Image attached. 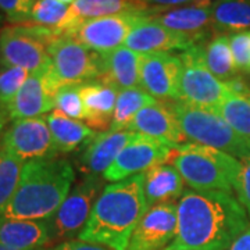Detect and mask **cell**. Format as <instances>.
Listing matches in <instances>:
<instances>
[{
	"label": "cell",
	"instance_id": "cell-1",
	"mask_svg": "<svg viewBox=\"0 0 250 250\" xmlns=\"http://www.w3.org/2000/svg\"><path fill=\"white\" fill-rule=\"evenodd\" d=\"M177 217V235L164 250H228L250 225L241 202L223 190L184 192Z\"/></svg>",
	"mask_w": 250,
	"mask_h": 250
},
{
	"label": "cell",
	"instance_id": "cell-2",
	"mask_svg": "<svg viewBox=\"0 0 250 250\" xmlns=\"http://www.w3.org/2000/svg\"><path fill=\"white\" fill-rule=\"evenodd\" d=\"M143 184L142 172L104 187L78 239L111 250H126L135 227L149 210Z\"/></svg>",
	"mask_w": 250,
	"mask_h": 250
},
{
	"label": "cell",
	"instance_id": "cell-3",
	"mask_svg": "<svg viewBox=\"0 0 250 250\" xmlns=\"http://www.w3.org/2000/svg\"><path fill=\"white\" fill-rule=\"evenodd\" d=\"M75 171L65 159L27 161L17 190L1 215L20 220L47 221L70 195Z\"/></svg>",
	"mask_w": 250,
	"mask_h": 250
},
{
	"label": "cell",
	"instance_id": "cell-4",
	"mask_svg": "<svg viewBox=\"0 0 250 250\" xmlns=\"http://www.w3.org/2000/svg\"><path fill=\"white\" fill-rule=\"evenodd\" d=\"M172 164L189 187L196 190H236L242 161L228 153L200 143L179 145Z\"/></svg>",
	"mask_w": 250,
	"mask_h": 250
},
{
	"label": "cell",
	"instance_id": "cell-5",
	"mask_svg": "<svg viewBox=\"0 0 250 250\" xmlns=\"http://www.w3.org/2000/svg\"><path fill=\"white\" fill-rule=\"evenodd\" d=\"M171 108L187 139L223 150L241 161L250 157V141L235 132L215 110L179 100L171 103Z\"/></svg>",
	"mask_w": 250,
	"mask_h": 250
},
{
	"label": "cell",
	"instance_id": "cell-6",
	"mask_svg": "<svg viewBox=\"0 0 250 250\" xmlns=\"http://www.w3.org/2000/svg\"><path fill=\"white\" fill-rule=\"evenodd\" d=\"M62 36L56 28L35 24L6 25L0 29V64L24 68L29 74L52 67L49 45Z\"/></svg>",
	"mask_w": 250,
	"mask_h": 250
},
{
	"label": "cell",
	"instance_id": "cell-7",
	"mask_svg": "<svg viewBox=\"0 0 250 250\" xmlns=\"http://www.w3.org/2000/svg\"><path fill=\"white\" fill-rule=\"evenodd\" d=\"M182 72L178 100L197 107L217 110L231 92L206 65L202 43L192 46L181 54Z\"/></svg>",
	"mask_w": 250,
	"mask_h": 250
},
{
	"label": "cell",
	"instance_id": "cell-8",
	"mask_svg": "<svg viewBox=\"0 0 250 250\" xmlns=\"http://www.w3.org/2000/svg\"><path fill=\"white\" fill-rule=\"evenodd\" d=\"M52 75L59 88L71 83L99 81L103 74V56L68 36H59L49 45Z\"/></svg>",
	"mask_w": 250,
	"mask_h": 250
},
{
	"label": "cell",
	"instance_id": "cell-9",
	"mask_svg": "<svg viewBox=\"0 0 250 250\" xmlns=\"http://www.w3.org/2000/svg\"><path fill=\"white\" fill-rule=\"evenodd\" d=\"M104 178L88 174L65 197L62 205L46 223L52 242L71 241L80 236L89 220L93 206L104 189Z\"/></svg>",
	"mask_w": 250,
	"mask_h": 250
},
{
	"label": "cell",
	"instance_id": "cell-10",
	"mask_svg": "<svg viewBox=\"0 0 250 250\" xmlns=\"http://www.w3.org/2000/svg\"><path fill=\"white\" fill-rule=\"evenodd\" d=\"M178 147L170 143L136 134L134 139L117 156L113 164L103 172L104 181L118 182L142 174L156 166L167 164L177 157Z\"/></svg>",
	"mask_w": 250,
	"mask_h": 250
},
{
	"label": "cell",
	"instance_id": "cell-11",
	"mask_svg": "<svg viewBox=\"0 0 250 250\" xmlns=\"http://www.w3.org/2000/svg\"><path fill=\"white\" fill-rule=\"evenodd\" d=\"M1 147L22 161L59 157L45 117L16 120L1 136Z\"/></svg>",
	"mask_w": 250,
	"mask_h": 250
},
{
	"label": "cell",
	"instance_id": "cell-12",
	"mask_svg": "<svg viewBox=\"0 0 250 250\" xmlns=\"http://www.w3.org/2000/svg\"><path fill=\"white\" fill-rule=\"evenodd\" d=\"M141 17L139 14H117L93 18L65 31L62 36L71 38L96 53L107 54L124 45Z\"/></svg>",
	"mask_w": 250,
	"mask_h": 250
},
{
	"label": "cell",
	"instance_id": "cell-13",
	"mask_svg": "<svg viewBox=\"0 0 250 250\" xmlns=\"http://www.w3.org/2000/svg\"><path fill=\"white\" fill-rule=\"evenodd\" d=\"M177 205L150 207L135 227L126 250H164L177 235Z\"/></svg>",
	"mask_w": 250,
	"mask_h": 250
},
{
	"label": "cell",
	"instance_id": "cell-14",
	"mask_svg": "<svg viewBox=\"0 0 250 250\" xmlns=\"http://www.w3.org/2000/svg\"><path fill=\"white\" fill-rule=\"evenodd\" d=\"M181 72V56L168 52L142 54L141 89L154 99L178 100Z\"/></svg>",
	"mask_w": 250,
	"mask_h": 250
},
{
	"label": "cell",
	"instance_id": "cell-15",
	"mask_svg": "<svg viewBox=\"0 0 250 250\" xmlns=\"http://www.w3.org/2000/svg\"><path fill=\"white\" fill-rule=\"evenodd\" d=\"M59 89L60 88L52 75V67L43 71L31 72L18 90L17 96L10 103V118L16 121L52 113Z\"/></svg>",
	"mask_w": 250,
	"mask_h": 250
},
{
	"label": "cell",
	"instance_id": "cell-16",
	"mask_svg": "<svg viewBox=\"0 0 250 250\" xmlns=\"http://www.w3.org/2000/svg\"><path fill=\"white\" fill-rule=\"evenodd\" d=\"M203 39L171 31L156 22L149 16H142L131 29L125 46L136 53L147 54L157 52L188 50L192 46L202 43Z\"/></svg>",
	"mask_w": 250,
	"mask_h": 250
},
{
	"label": "cell",
	"instance_id": "cell-17",
	"mask_svg": "<svg viewBox=\"0 0 250 250\" xmlns=\"http://www.w3.org/2000/svg\"><path fill=\"white\" fill-rule=\"evenodd\" d=\"M125 131L146 135L174 146L184 145L188 141L171 108V104H166L157 100L143 107L134 117V120L129 123Z\"/></svg>",
	"mask_w": 250,
	"mask_h": 250
},
{
	"label": "cell",
	"instance_id": "cell-18",
	"mask_svg": "<svg viewBox=\"0 0 250 250\" xmlns=\"http://www.w3.org/2000/svg\"><path fill=\"white\" fill-rule=\"evenodd\" d=\"M154 7L141 0H75L70 6L68 16L59 28L60 34L77 27L78 24L93 18L108 17L117 14L150 16Z\"/></svg>",
	"mask_w": 250,
	"mask_h": 250
},
{
	"label": "cell",
	"instance_id": "cell-19",
	"mask_svg": "<svg viewBox=\"0 0 250 250\" xmlns=\"http://www.w3.org/2000/svg\"><path fill=\"white\" fill-rule=\"evenodd\" d=\"M149 17L171 31L199 39H205L208 27L213 25L211 4H188L177 9H164Z\"/></svg>",
	"mask_w": 250,
	"mask_h": 250
},
{
	"label": "cell",
	"instance_id": "cell-20",
	"mask_svg": "<svg viewBox=\"0 0 250 250\" xmlns=\"http://www.w3.org/2000/svg\"><path fill=\"white\" fill-rule=\"evenodd\" d=\"M136 134L129 131H104L90 142L81 156V167L90 175L103 174Z\"/></svg>",
	"mask_w": 250,
	"mask_h": 250
},
{
	"label": "cell",
	"instance_id": "cell-21",
	"mask_svg": "<svg viewBox=\"0 0 250 250\" xmlns=\"http://www.w3.org/2000/svg\"><path fill=\"white\" fill-rule=\"evenodd\" d=\"M103 56V74L100 82L114 86L118 90L141 88L142 54L121 46L114 52Z\"/></svg>",
	"mask_w": 250,
	"mask_h": 250
},
{
	"label": "cell",
	"instance_id": "cell-22",
	"mask_svg": "<svg viewBox=\"0 0 250 250\" xmlns=\"http://www.w3.org/2000/svg\"><path fill=\"white\" fill-rule=\"evenodd\" d=\"M0 242L17 250H41L52 242L46 221L0 215Z\"/></svg>",
	"mask_w": 250,
	"mask_h": 250
},
{
	"label": "cell",
	"instance_id": "cell-23",
	"mask_svg": "<svg viewBox=\"0 0 250 250\" xmlns=\"http://www.w3.org/2000/svg\"><path fill=\"white\" fill-rule=\"evenodd\" d=\"M120 90L100 81L82 83L81 98L86 113V121L93 129H107L116 110Z\"/></svg>",
	"mask_w": 250,
	"mask_h": 250
},
{
	"label": "cell",
	"instance_id": "cell-24",
	"mask_svg": "<svg viewBox=\"0 0 250 250\" xmlns=\"http://www.w3.org/2000/svg\"><path fill=\"white\" fill-rule=\"evenodd\" d=\"M54 145L59 153H71L88 147L90 142L98 136V131L80 120H74L54 110L45 117Z\"/></svg>",
	"mask_w": 250,
	"mask_h": 250
},
{
	"label": "cell",
	"instance_id": "cell-25",
	"mask_svg": "<svg viewBox=\"0 0 250 250\" xmlns=\"http://www.w3.org/2000/svg\"><path fill=\"white\" fill-rule=\"evenodd\" d=\"M145 175V197L149 208L153 206L174 203V200L184 195V178L178 170L170 164L156 166Z\"/></svg>",
	"mask_w": 250,
	"mask_h": 250
},
{
	"label": "cell",
	"instance_id": "cell-26",
	"mask_svg": "<svg viewBox=\"0 0 250 250\" xmlns=\"http://www.w3.org/2000/svg\"><path fill=\"white\" fill-rule=\"evenodd\" d=\"M211 10L215 29L232 34L250 29V0H215Z\"/></svg>",
	"mask_w": 250,
	"mask_h": 250
},
{
	"label": "cell",
	"instance_id": "cell-27",
	"mask_svg": "<svg viewBox=\"0 0 250 250\" xmlns=\"http://www.w3.org/2000/svg\"><path fill=\"white\" fill-rule=\"evenodd\" d=\"M156 102L149 93H146L141 88L132 89H123L118 92L116 110L111 120V124L108 131H125L129 123L134 120V117L142 110L143 107L149 106Z\"/></svg>",
	"mask_w": 250,
	"mask_h": 250
},
{
	"label": "cell",
	"instance_id": "cell-28",
	"mask_svg": "<svg viewBox=\"0 0 250 250\" xmlns=\"http://www.w3.org/2000/svg\"><path fill=\"white\" fill-rule=\"evenodd\" d=\"M203 59L207 68L223 82L238 75L229 46V36H215L207 45L203 46Z\"/></svg>",
	"mask_w": 250,
	"mask_h": 250
},
{
	"label": "cell",
	"instance_id": "cell-29",
	"mask_svg": "<svg viewBox=\"0 0 250 250\" xmlns=\"http://www.w3.org/2000/svg\"><path fill=\"white\" fill-rule=\"evenodd\" d=\"M25 161L0 146V215L17 190Z\"/></svg>",
	"mask_w": 250,
	"mask_h": 250
},
{
	"label": "cell",
	"instance_id": "cell-30",
	"mask_svg": "<svg viewBox=\"0 0 250 250\" xmlns=\"http://www.w3.org/2000/svg\"><path fill=\"white\" fill-rule=\"evenodd\" d=\"M215 111L235 132L250 141V98L229 93Z\"/></svg>",
	"mask_w": 250,
	"mask_h": 250
},
{
	"label": "cell",
	"instance_id": "cell-31",
	"mask_svg": "<svg viewBox=\"0 0 250 250\" xmlns=\"http://www.w3.org/2000/svg\"><path fill=\"white\" fill-rule=\"evenodd\" d=\"M68 10L70 6L57 0H36L32 3L28 24L59 29L68 16Z\"/></svg>",
	"mask_w": 250,
	"mask_h": 250
},
{
	"label": "cell",
	"instance_id": "cell-32",
	"mask_svg": "<svg viewBox=\"0 0 250 250\" xmlns=\"http://www.w3.org/2000/svg\"><path fill=\"white\" fill-rule=\"evenodd\" d=\"M81 86L78 83L64 85L56 93L54 110L74 120H86V113L81 98Z\"/></svg>",
	"mask_w": 250,
	"mask_h": 250
},
{
	"label": "cell",
	"instance_id": "cell-33",
	"mask_svg": "<svg viewBox=\"0 0 250 250\" xmlns=\"http://www.w3.org/2000/svg\"><path fill=\"white\" fill-rule=\"evenodd\" d=\"M29 72L18 67H4L0 68V100L9 107L10 103L17 96L18 90L27 81Z\"/></svg>",
	"mask_w": 250,
	"mask_h": 250
},
{
	"label": "cell",
	"instance_id": "cell-34",
	"mask_svg": "<svg viewBox=\"0 0 250 250\" xmlns=\"http://www.w3.org/2000/svg\"><path fill=\"white\" fill-rule=\"evenodd\" d=\"M229 46L232 52L236 71L241 74L250 72V29L233 32L229 36Z\"/></svg>",
	"mask_w": 250,
	"mask_h": 250
},
{
	"label": "cell",
	"instance_id": "cell-35",
	"mask_svg": "<svg viewBox=\"0 0 250 250\" xmlns=\"http://www.w3.org/2000/svg\"><path fill=\"white\" fill-rule=\"evenodd\" d=\"M32 3L29 0H0V11L13 25L28 24Z\"/></svg>",
	"mask_w": 250,
	"mask_h": 250
},
{
	"label": "cell",
	"instance_id": "cell-36",
	"mask_svg": "<svg viewBox=\"0 0 250 250\" xmlns=\"http://www.w3.org/2000/svg\"><path fill=\"white\" fill-rule=\"evenodd\" d=\"M235 192L250 218V157L242 160V171Z\"/></svg>",
	"mask_w": 250,
	"mask_h": 250
},
{
	"label": "cell",
	"instance_id": "cell-37",
	"mask_svg": "<svg viewBox=\"0 0 250 250\" xmlns=\"http://www.w3.org/2000/svg\"><path fill=\"white\" fill-rule=\"evenodd\" d=\"M150 7H160V9H171L174 6L182 4H213L211 0H141Z\"/></svg>",
	"mask_w": 250,
	"mask_h": 250
},
{
	"label": "cell",
	"instance_id": "cell-38",
	"mask_svg": "<svg viewBox=\"0 0 250 250\" xmlns=\"http://www.w3.org/2000/svg\"><path fill=\"white\" fill-rule=\"evenodd\" d=\"M225 85L232 95L242 96V98H250V83L242 75H235L233 78L227 81Z\"/></svg>",
	"mask_w": 250,
	"mask_h": 250
},
{
	"label": "cell",
	"instance_id": "cell-39",
	"mask_svg": "<svg viewBox=\"0 0 250 250\" xmlns=\"http://www.w3.org/2000/svg\"><path fill=\"white\" fill-rule=\"evenodd\" d=\"M52 250H111L100 245L89 243V242H82L80 239H71L56 245Z\"/></svg>",
	"mask_w": 250,
	"mask_h": 250
},
{
	"label": "cell",
	"instance_id": "cell-40",
	"mask_svg": "<svg viewBox=\"0 0 250 250\" xmlns=\"http://www.w3.org/2000/svg\"><path fill=\"white\" fill-rule=\"evenodd\" d=\"M228 250H250V225L231 243Z\"/></svg>",
	"mask_w": 250,
	"mask_h": 250
},
{
	"label": "cell",
	"instance_id": "cell-41",
	"mask_svg": "<svg viewBox=\"0 0 250 250\" xmlns=\"http://www.w3.org/2000/svg\"><path fill=\"white\" fill-rule=\"evenodd\" d=\"M10 120V113H9V107L0 100V134L3 131V128L6 126V124L9 123Z\"/></svg>",
	"mask_w": 250,
	"mask_h": 250
},
{
	"label": "cell",
	"instance_id": "cell-42",
	"mask_svg": "<svg viewBox=\"0 0 250 250\" xmlns=\"http://www.w3.org/2000/svg\"><path fill=\"white\" fill-rule=\"evenodd\" d=\"M0 250H17V249H13V248H10V246H7V245H4V243H1V242H0Z\"/></svg>",
	"mask_w": 250,
	"mask_h": 250
},
{
	"label": "cell",
	"instance_id": "cell-43",
	"mask_svg": "<svg viewBox=\"0 0 250 250\" xmlns=\"http://www.w3.org/2000/svg\"><path fill=\"white\" fill-rule=\"evenodd\" d=\"M57 1H60V3H64V4H67V6H71L72 3L75 1V0H57Z\"/></svg>",
	"mask_w": 250,
	"mask_h": 250
},
{
	"label": "cell",
	"instance_id": "cell-44",
	"mask_svg": "<svg viewBox=\"0 0 250 250\" xmlns=\"http://www.w3.org/2000/svg\"><path fill=\"white\" fill-rule=\"evenodd\" d=\"M1 20H3V17H1V14H0V22H1Z\"/></svg>",
	"mask_w": 250,
	"mask_h": 250
},
{
	"label": "cell",
	"instance_id": "cell-45",
	"mask_svg": "<svg viewBox=\"0 0 250 250\" xmlns=\"http://www.w3.org/2000/svg\"><path fill=\"white\" fill-rule=\"evenodd\" d=\"M29 1H31V3H34V1H36V0H29Z\"/></svg>",
	"mask_w": 250,
	"mask_h": 250
}]
</instances>
